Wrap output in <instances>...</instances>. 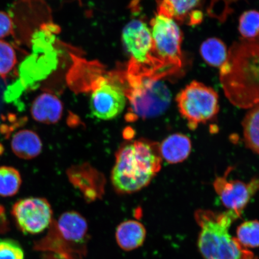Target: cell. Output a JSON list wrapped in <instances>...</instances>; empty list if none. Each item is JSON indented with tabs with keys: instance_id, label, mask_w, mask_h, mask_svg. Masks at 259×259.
Returning <instances> with one entry per match:
<instances>
[{
	"instance_id": "obj_1",
	"label": "cell",
	"mask_w": 259,
	"mask_h": 259,
	"mask_svg": "<svg viewBox=\"0 0 259 259\" xmlns=\"http://www.w3.org/2000/svg\"><path fill=\"white\" fill-rule=\"evenodd\" d=\"M220 71V83L233 105L250 109L258 105L259 35L235 41Z\"/></svg>"
},
{
	"instance_id": "obj_2",
	"label": "cell",
	"mask_w": 259,
	"mask_h": 259,
	"mask_svg": "<svg viewBox=\"0 0 259 259\" xmlns=\"http://www.w3.org/2000/svg\"><path fill=\"white\" fill-rule=\"evenodd\" d=\"M161 163L159 144L144 139L129 142L116 154L112 185L120 193L139 192L159 172Z\"/></svg>"
},
{
	"instance_id": "obj_3",
	"label": "cell",
	"mask_w": 259,
	"mask_h": 259,
	"mask_svg": "<svg viewBox=\"0 0 259 259\" xmlns=\"http://www.w3.org/2000/svg\"><path fill=\"white\" fill-rule=\"evenodd\" d=\"M241 217L230 210L223 212L196 210L194 218L200 228L197 244L204 259H257L229 233L233 223Z\"/></svg>"
},
{
	"instance_id": "obj_4",
	"label": "cell",
	"mask_w": 259,
	"mask_h": 259,
	"mask_svg": "<svg viewBox=\"0 0 259 259\" xmlns=\"http://www.w3.org/2000/svg\"><path fill=\"white\" fill-rule=\"evenodd\" d=\"M44 238L34 242V250L51 252L65 259L81 258L87 254L89 225L79 212H65L52 222Z\"/></svg>"
},
{
	"instance_id": "obj_5",
	"label": "cell",
	"mask_w": 259,
	"mask_h": 259,
	"mask_svg": "<svg viewBox=\"0 0 259 259\" xmlns=\"http://www.w3.org/2000/svg\"><path fill=\"white\" fill-rule=\"evenodd\" d=\"M131 89L126 92L134 118L149 119L163 114L170 105L171 94L161 79L148 74L129 75Z\"/></svg>"
},
{
	"instance_id": "obj_6",
	"label": "cell",
	"mask_w": 259,
	"mask_h": 259,
	"mask_svg": "<svg viewBox=\"0 0 259 259\" xmlns=\"http://www.w3.org/2000/svg\"><path fill=\"white\" fill-rule=\"evenodd\" d=\"M154 56L166 76L181 72L183 66L181 51L183 34L174 19L158 14L151 22Z\"/></svg>"
},
{
	"instance_id": "obj_7",
	"label": "cell",
	"mask_w": 259,
	"mask_h": 259,
	"mask_svg": "<svg viewBox=\"0 0 259 259\" xmlns=\"http://www.w3.org/2000/svg\"><path fill=\"white\" fill-rule=\"evenodd\" d=\"M176 102L190 131H194L200 124L211 121L219 112L218 93L197 81H193L181 91Z\"/></svg>"
},
{
	"instance_id": "obj_8",
	"label": "cell",
	"mask_w": 259,
	"mask_h": 259,
	"mask_svg": "<svg viewBox=\"0 0 259 259\" xmlns=\"http://www.w3.org/2000/svg\"><path fill=\"white\" fill-rule=\"evenodd\" d=\"M122 40L136 64L145 66V72L158 75L161 68L154 56L153 37L147 25L137 19L130 22L123 30Z\"/></svg>"
},
{
	"instance_id": "obj_9",
	"label": "cell",
	"mask_w": 259,
	"mask_h": 259,
	"mask_svg": "<svg viewBox=\"0 0 259 259\" xmlns=\"http://www.w3.org/2000/svg\"><path fill=\"white\" fill-rule=\"evenodd\" d=\"M11 213L16 226L25 234H40L53 222V209L44 197L19 199L13 205Z\"/></svg>"
},
{
	"instance_id": "obj_10",
	"label": "cell",
	"mask_w": 259,
	"mask_h": 259,
	"mask_svg": "<svg viewBox=\"0 0 259 259\" xmlns=\"http://www.w3.org/2000/svg\"><path fill=\"white\" fill-rule=\"evenodd\" d=\"M127 97L125 90L109 79L100 80L90 100L92 115L102 120H111L124 111Z\"/></svg>"
},
{
	"instance_id": "obj_11",
	"label": "cell",
	"mask_w": 259,
	"mask_h": 259,
	"mask_svg": "<svg viewBox=\"0 0 259 259\" xmlns=\"http://www.w3.org/2000/svg\"><path fill=\"white\" fill-rule=\"evenodd\" d=\"M228 174L215 178L213 189L228 210L241 215L252 197L259 190V178L254 177L245 183L240 180H228Z\"/></svg>"
},
{
	"instance_id": "obj_12",
	"label": "cell",
	"mask_w": 259,
	"mask_h": 259,
	"mask_svg": "<svg viewBox=\"0 0 259 259\" xmlns=\"http://www.w3.org/2000/svg\"><path fill=\"white\" fill-rule=\"evenodd\" d=\"M202 0H159L158 14L180 23L194 25L201 23Z\"/></svg>"
},
{
	"instance_id": "obj_13",
	"label": "cell",
	"mask_w": 259,
	"mask_h": 259,
	"mask_svg": "<svg viewBox=\"0 0 259 259\" xmlns=\"http://www.w3.org/2000/svg\"><path fill=\"white\" fill-rule=\"evenodd\" d=\"M30 111L35 121L45 124H56L63 115V103L56 96L45 93L35 98Z\"/></svg>"
},
{
	"instance_id": "obj_14",
	"label": "cell",
	"mask_w": 259,
	"mask_h": 259,
	"mask_svg": "<svg viewBox=\"0 0 259 259\" xmlns=\"http://www.w3.org/2000/svg\"><path fill=\"white\" fill-rule=\"evenodd\" d=\"M147 237V230L141 223L129 220L120 223L116 229V244L121 250L132 251L141 247Z\"/></svg>"
},
{
	"instance_id": "obj_15",
	"label": "cell",
	"mask_w": 259,
	"mask_h": 259,
	"mask_svg": "<svg viewBox=\"0 0 259 259\" xmlns=\"http://www.w3.org/2000/svg\"><path fill=\"white\" fill-rule=\"evenodd\" d=\"M11 145L16 156L24 160H31L38 157L43 149L39 136L28 129L15 133L12 138Z\"/></svg>"
},
{
	"instance_id": "obj_16",
	"label": "cell",
	"mask_w": 259,
	"mask_h": 259,
	"mask_svg": "<svg viewBox=\"0 0 259 259\" xmlns=\"http://www.w3.org/2000/svg\"><path fill=\"white\" fill-rule=\"evenodd\" d=\"M159 151L162 159L168 163H182L192 151V142L185 135H171L159 145Z\"/></svg>"
},
{
	"instance_id": "obj_17",
	"label": "cell",
	"mask_w": 259,
	"mask_h": 259,
	"mask_svg": "<svg viewBox=\"0 0 259 259\" xmlns=\"http://www.w3.org/2000/svg\"><path fill=\"white\" fill-rule=\"evenodd\" d=\"M242 125L246 147L259 155V104L249 109Z\"/></svg>"
},
{
	"instance_id": "obj_18",
	"label": "cell",
	"mask_w": 259,
	"mask_h": 259,
	"mask_svg": "<svg viewBox=\"0 0 259 259\" xmlns=\"http://www.w3.org/2000/svg\"><path fill=\"white\" fill-rule=\"evenodd\" d=\"M200 52L207 64L219 69L228 57V51L224 42L218 38H209L203 42Z\"/></svg>"
},
{
	"instance_id": "obj_19",
	"label": "cell",
	"mask_w": 259,
	"mask_h": 259,
	"mask_svg": "<svg viewBox=\"0 0 259 259\" xmlns=\"http://www.w3.org/2000/svg\"><path fill=\"white\" fill-rule=\"evenodd\" d=\"M21 173L16 168L0 166V196L10 197L19 192L22 185Z\"/></svg>"
},
{
	"instance_id": "obj_20",
	"label": "cell",
	"mask_w": 259,
	"mask_h": 259,
	"mask_svg": "<svg viewBox=\"0 0 259 259\" xmlns=\"http://www.w3.org/2000/svg\"><path fill=\"white\" fill-rule=\"evenodd\" d=\"M236 238L245 248L258 247L259 222L249 220L242 223L236 229Z\"/></svg>"
},
{
	"instance_id": "obj_21",
	"label": "cell",
	"mask_w": 259,
	"mask_h": 259,
	"mask_svg": "<svg viewBox=\"0 0 259 259\" xmlns=\"http://www.w3.org/2000/svg\"><path fill=\"white\" fill-rule=\"evenodd\" d=\"M239 30L242 38L250 39L259 35V12L248 11L239 18Z\"/></svg>"
},
{
	"instance_id": "obj_22",
	"label": "cell",
	"mask_w": 259,
	"mask_h": 259,
	"mask_svg": "<svg viewBox=\"0 0 259 259\" xmlns=\"http://www.w3.org/2000/svg\"><path fill=\"white\" fill-rule=\"evenodd\" d=\"M17 63L15 51L11 45L0 40V77L7 78Z\"/></svg>"
},
{
	"instance_id": "obj_23",
	"label": "cell",
	"mask_w": 259,
	"mask_h": 259,
	"mask_svg": "<svg viewBox=\"0 0 259 259\" xmlns=\"http://www.w3.org/2000/svg\"><path fill=\"white\" fill-rule=\"evenodd\" d=\"M0 259H24L23 249L14 239H0Z\"/></svg>"
},
{
	"instance_id": "obj_24",
	"label": "cell",
	"mask_w": 259,
	"mask_h": 259,
	"mask_svg": "<svg viewBox=\"0 0 259 259\" xmlns=\"http://www.w3.org/2000/svg\"><path fill=\"white\" fill-rule=\"evenodd\" d=\"M14 22L11 16L5 12L0 11V38L14 34Z\"/></svg>"
},
{
	"instance_id": "obj_25",
	"label": "cell",
	"mask_w": 259,
	"mask_h": 259,
	"mask_svg": "<svg viewBox=\"0 0 259 259\" xmlns=\"http://www.w3.org/2000/svg\"><path fill=\"white\" fill-rule=\"evenodd\" d=\"M5 80L0 77V125L5 124L7 120L8 114L4 113L5 109V102L4 93L6 90Z\"/></svg>"
},
{
	"instance_id": "obj_26",
	"label": "cell",
	"mask_w": 259,
	"mask_h": 259,
	"mask_svg": "<svg viewBox=\"0 0 259 259\" xmlns=\"http://www.w3.org/2000/svg\"><path fill=\"white\" fill-rule=\"evenodd\" d=\"M9 223L6 217L5 207L0 205V234H5L9 231Z\"/></svg>"
}]
</instances>
